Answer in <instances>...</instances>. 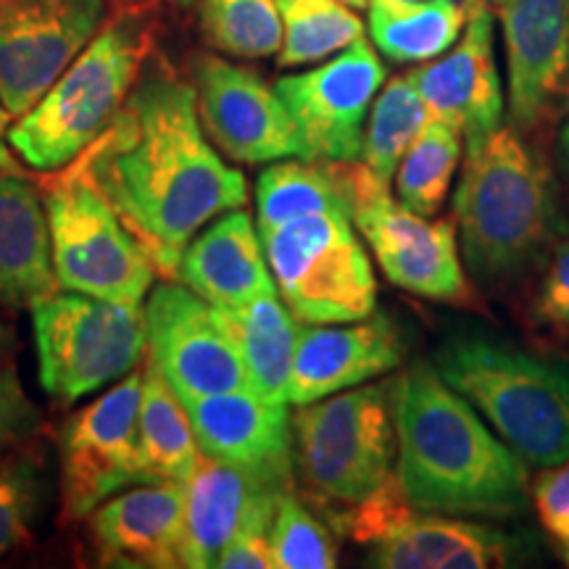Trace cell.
Returning a JSON list of instances; mask_svg holds the SVG:
<instances>
[{
    "mask_svg": "<svg viewBox=\"0 0 569 569\" xmlns=\"http://www.w3.org/2000/svg\"><path fill=\"white\" fill-rule=\"evenodd\" d=\"M174 3H180V6H190V3H193V0H174Z\"/></svg>",
    "mask_w": 569,
    "mask_h": 569,
    "instance_id": "obj_47",
    "label": "cell"
},
{
    "mask_svg": "<svg viewBox=\"0 0 569 569\" xmlns=\"http://www.w3.org/2000/svg\"><path fill=\"white\" fill-rule=\"evenodd\" d=\"M277 507H267L248 519V522L234 532L224 551L219 553V569H269L274 567L272 557V530Z\"/></svg>",
    "mask_w": 569,
    "mask_h": 569,
    "instance_id": "obj_37",
    "label": "cell"
},
{
    "mask_svg": "<svg viewBox=\"0 0 569 569\" xmlns=\"http://www.w3.org/2000/svg\"><path fill=\"white\" fill-rule=\"evenodd\" d=\"M92 538L106 567H182V482H146L92 511Z\"/></svg>",
    "mask_w": 569,
    "mask_h": 569,
    "instance_id": "obj_21",
    "label": "cell"
},
{
    "mask_svg": "<svg viewBox=\"0 0 569 569\" xmlns=\"http://www.w3.org/2000/svg\"><path fill=\"white\" fill-rule=\"evenodd\" d=\"M174 277L217 309H240L277 290L264 246L253 230L251 213L243 209L222 213L209 230L190 240Z\"/></svg>",
    "mask_w": 569,
    "mask_h": 569,
    "instance_id": "obj_22",
    "label": "cell"
},
{
    "mask_svg": "<svg viewBox=\"0 0 569 569\" xmlns=\"http://www.w3.org/2000/svg\"><path fill=\"white\" fill-rule=\"evenodd\" d=\"M532 503L540 525L559 543H569V461L553 465L532 486Z\"/></svg>",
    "mask_w": 569,
    "mask_h": 569,
    "instance_id": "obj_39",
    "label": "cell"
},
{
    "mask_svg": "<svg viewBox=\"0 0 569 569\" xmlns=\"http://www.w3.org/2000/svg\"><path fill=\"white\" fill-rule=\"evenodd\" d=\"M509 69V117L517 130H532L553 103L569 101L567 0H509L501 6Z\"/></svg>",
    "mask_w": 569,
    "mask_h": 569,
    "instance_id": "obj_17",
    "label": "cell"
},
{
    "mask_svg": "<svg viewBox=\"0 0 569 569\" xmlns=\"http://www.w3.org/2000/svg\"><path fill=\"white\" fill-rule=\"evenodd\" d=\"M559 553H561V559H565V565L569 567V543H561V549H559Z\"/></svg>",
    "mask_w": 569,
    "mask_h": 569,
    "instance_id": "obj_45",
    "label": "cell"
},
{
    "mask_svg": "<svg viewBox=\"0 0 569 569\" xmlns=\"http://www.w3.org/2000/svg\"><path fill=\"white\" fill-rule=\"evenodd\" d=\"M13 353H17V336H13L11 327L0 319V361H9Z\"/></svg>",
    "mask_w": 569,
    "mask_h": 569,
    "instance_id": "obj_41",
    "label": "cell"
},
{
    "mask_svg": "<svg viewBox=\"0 0 569 569\" xmlns=\"http://www.w3.org/2000/svg\"><path fill=\"white\" fill-rule=\"evenodd\" d=\"M532 317L540 325L569 336V238L553 248L549 267L532 298Z\"/></svg>",
    "mask_w": 569,
    "mask_h": 569,
    "instance_id": "obj_36",
    "label": "cell"
},
{
    "mask_svg": "<svg viewBox=\"0 0 569 569\" xmlns=\"http://www.w3.org/2000/svg\"><path fill=\"white\" fill-rule=\"evenodd\" d=\"M103 24V0H0V106L24 117Z\"/></svg>",
    "mask_w": 569,
    "mask_h": 569,
    "instance_id": "obj_13",
    "label": "cell"
},
{
    "mask_svg": "<svg viewBox=\"0 0 569 569\" xmlns=\"http://www.w3.org/2000/svg\"><path fill=\"white\" fill-rule=\"evenodd\" d=\"M42 203L56 282L74 293L140 306L156 264L82 169L53 182Z\"/></svg>",
    "mask_w": 569,
    "mask_h": 569,
    "instance_id": "obj_9",
    "label": "cell"
},
{
    "mask_svg": "<svg viewBox=\"0 0 569 569\" xmlns=\"http://www.w3.org/2000/svg\"><path fill=\"white\" fill-rule=\"evenodd\" d=\"M348 6H351V9H365L367 6V0H346Z\"/></svg>",
    "mask_w": 569,
    "mask_h": 569,
    "instance_id": "obj_46",
    "label": "cell"
},
{
    "mask_svg": "<svg viewBox=\"0 0 569 569\" xmlns=\"http://www.w3.org/2000/svg\"><path fill=\"white\" fill-rule=\"evenodd\" d=\"M459 161L461 132L453 124L430 119L398 163L396 196L407 209L436 217L443 209Z\"/></svg>",
    "mask_w": 569,
    "mask_h": 569,
    "instance_id": "obj_31",
    "label": "cell"
},
{
    "mask_svg": "<svg viewBox=\"0 0 569 569\" xmlns=\"http://www.w3.org/2000/svg\"><path fill=\"white\" fill-rule=\"evenodd\" d=\"M409 3H422V0H369V6H409Z\"/></svg>",
    "mask_w": 569,
    "mask_h": 569,
    "instance_id": "obj_43",
    "label": "cell"
},
{
    "mask_svg": "<svg viewBox=\"0 0 569 569\" xmlns=\"http://www.w3.org/2000/svg\"><path fill=\"white\" fill-rule=\"evenodd\" d=\"M567 19H569V0H567Z\"/></svg>",
    "mask_w": 569,
    "mask_h": 569,
    "instance_id": "obj_48",
    "label": "cell"
},
{
    "mask_svg": "<svg viewBox=\"0 0 569 569\" xmlns=\"http://www.w3.org/2000/svg\"><path fill=\"white\" fill-rule=\"evenodd\" d=\"M259 234L309 213H348L336 161H282L264 169L256 184Z\"/></svg>",
    "mask_w": 569,
    "mask_h": 569,
    "instance_id": "obj_28",
    "label": "cell"
},
{
    "mask_svg": "<svg viewBox=\"0 0 569 569\" xmlns=\"http://www.w3.org/2000/svg\"><path fill=\"white\" fill-rule=\"evenodd\" d=\"M138 440L151 482H184L201 459V446L182 398L151 365L142 372Z\"/></svg>",
    "mask_w": 569,
    "mask_h": 569,
    "instance_id": "obj_26",
    "label": "cell"
},
{
    "mask_svg": "<svg viewBox=\"0 0 569 569\" xmlns=\"http://www.w3.org/2000/svg\"><path fill=\"white\" fill-rule=\"evenodd\" d=\"M288 488L253 478L201 451L193 475L182 482V567H217L234 532L256 511L277 507Z\"/></svg>",
    "mask_w": 569,
    "mask_h": 569,
    "instance_id": "obj_20",
    "label": "cell"
},
{
    "mask_svg": "<svg viewBox=\"0 0 569 569\" xmlns=\"http://www.w3.org/2000/svg\"><path fill=\"white\" fill-rule=\"evenodd\" d=\"M411 517H415V507H411L398 472H393L365 501L340 509L336 515V528L356 543L372 546L377 540L388 538L390 532L403 528Z\"/></svg>",
    "mask_w": 569,
    "mask_h": 569,
    "instance_id": "obj_35",
    "label": "cell"
},
{
    "mask_svg": "<svg viewBox=\"0 0 569 569\" xmlns=\"http://www.w3.org/2000/svg\"><path fill=\"white\" fill-rule=\"evenodd\" d=\"M184 409L206 457L274 486H290L296 451L288 403H269L251 388H238L196 398Z\"/></svg>",
    "mask_w": 569,
    "mask_h": 569,
    "instance_id": "obj_18",
    "label": "cell"
},
{
    "mask_svg": "<svg viewBox=\"0 0 569 569\" xmlns=\"http://www.w3.org/2000/svg\"><path fill=\"white\" fill-rule=\"evenodd\" d=\"M42 390L61 403L101 390L140 365L146 317L138 303L51 293L32 306Z\"/></svg>",
    "mask_w": 569,
    "mask_h": 569,
    "instance_id": "obj_8",
    "label": "cell"
},
{
    "mask_svg": "<svg viewBox=\"0 0 569 569\" xmlns=\"http://www.w3.org/2000/svg\"><path fill=\"white\" fill-rule=\"evenodd\" d=\"M9 113H6L3 106H0V169L3 172H21L19 163L13 161V156L9 151V140H6V134H9Z\"/></svg>",
    "mask_w": 569,
    "mask_h": 569,
    "instance_id": "obj_40",
    "label": "cell"
},
{
    "mask_svg": "<svg viewBox=\"0 0 569 569\" xmlns=\"http://www.w3.org/2000/svg\"><path fill=\"white\" fill-rule=\"evenodd\" d=\"M472 0H422L409 6H369L372 42L396 63L430 61L465 32Z\"/></svg>",
    "mask_w": 569,
    "mask_h": 569,
    "instance_id": "obj_27",
    "label": "cell"
},
{
    "mask_svg": "<svg viewBox=\"0 0 569 569\" xmlns=\"http://www.w3.org/2000/svg\"><path fill=\"white\" fill-rule=\"evenodd\" d=\"M142 317L151 367L172 386L182 403L248 388L243 359L222 315L188 284H159Z\"/></svg>",
    "mask_w": 569,
    "mask_h": 569,
    "instance_id": "obj_12",
    "label": "cell"
},
{
    "mask_svg": "<svg viewBox=\"0 0 569 569\" xmlns=\"http://www.w3.org/2000/svg\"><path fill=\"white\" fill-rule=\"evenodd\" d=\"M436 372L538 467L569 461V367L486 336L438 348Z\"/></svg>",
    "mask_w": 569,
    "mask_h": 569,
    "instance_id": "obj_4",
    "label": "cell"
},
{
    "mask_svg": "<svg viewBox=\"0 0 569 569\" xmlns=\"http://www.w3.org/2000/svg\"><path fill=\"white\" fill-rule=\"evenodd\" d=\"M198 117L213 142L232 159L264 163L298 156L306 159L301 132L274 88L253 69L219 56H198Z\"/></svg>",
    "mask_w": 569,
    "mask_h": 569,
    "instance_id": "obj_15",
    "label": "cell"
},
{
    "mask_svg": "<svg viewBox=\"0 0 569 569\" xmlns=\"http://www.w3.org/2000/svg\"><path fill=\"white\" fill-rule=\"evenodd\" d=\"M296 465L325 501L353 507L393 475V386L348 388L301 407Z\"/></svg>",
    "mask_w": 569,
    "mask_h": 569,
    "instance_id": "obj_6",
    "label": "cell"
},
{
    "mask_svg": "<svg viewBox=\"0 0 569 569\" xmlns=\"http://www.w3.org/2000/svg\"><path fill=\"white\" fill-rule=\"evenodd\" d=\"M219 315L243 359L248 388L269 403H290L298 327L277 290L240 309H219Z\"/></svg>",
    "mask_w": 569,
    "mask_h": 569,
    "instance_id": "obj_25",
    "label": "cell"
},
{
    "mask_svg": "<svg viewBox=\"0 0 569 569\" xmlns=\"http://www.w3.org/2000/svg\"><path fill=\"white\" fill-rule=\"evenodd\" d=\"M509 559L511 540L501 530L448 517L415 515L369 549V567L380 569H490Z\"/></svg>",
    "mask_w": 569,
    "mask_h": 569,
    "instance_id": "obj_24",
    "label": "cell"
},
{
    "mask_svg": "<svg viewBox=\"0 0 569 569\" xmlns=\"http://www.w3.org/2000/svg\"><path fill=\"white\" fill-rule=\"evenodd\" d=\"M559 159H561V167H565V174H567V182H569V124L565 127V130H561Z\"/></svg>",
    "mask_w": 569,
    "mask_h": 569,
    "instance_id": "obj_42",
    "label": "cell"
},
{
    "mask_svg": "<svg viewBox=\"0 0 569 569\" xmlns=\"http://www.w3.org/2000/svg\"><path fill=\"white\" fill-rule=\"evenodd\" d=\"M40 427V409L21 388L11 369H0V451L34 436Z\"/></svg>",
    "mask_w": 569,
    "mask_h": 569,
    "instance_id": "obj_38",
    "label": "cell"
},
{
    "mask_svg": "<svg viewBox=\"0 0 569 569\" xmlns=\"http://www.w3.org/2000/svg\"><path fill=\"white\" fill-rule=\"evenodd\" d=\"M42 501L40 472L32 461H0V559L30 538Z\"/></svg>",
    "mask_w": 569,
    "mask_h": 569,
    "instance_id": "obj_34",
    "label": "cell"
},
{
    "mask_svg": "<svg viewBox=\"0 0 569 569\" xmlns=\"http://www.w3.org/2000/svg\"><path fill=\"white\" fill-rule=\"evenodd\" d=\"M80 169L172 277L198 230L248 201L243 172L203 138L198 92L167 71L134 84Z\"/></svg>",
    "mask_w": 569,
    "mask_h": 569,
    "instance_id": "obj_1",
    "label": "cell"
},
{
    "mask_svg": "<svg viewBox=\"0 0 569 569\" xmlns=\"http://www.w3.org/2000/svg\"><path fill=\"white\" fill-rule=\"evenodd\" d=\"M142 372L77 411L61 430L63 501L69 517H88L132 486L151 482L138 440Z\"/></svg>",
    "mask_w": 569,
    "mask_h": 569,
    "instance_id": "obj_11",
    "label": "cell"
},
{
    "mask_svg": "<svg viewBox=\"0 0 569 569\" xmlns=\"http://www.w3.org/2000/svg\"><path fill=\"white\" fill-rule=\"evenodd\" d=\"M567 109H569V101H567Z\"/></svg>",
    "mask_w": 569,
    "mask_h": 569,
    "instance_id": "obj_49",
    "label": "cell"
},
{
    "mask_svg": "<svg viewBox=\"0 0 569 569\" xmlns=\"http://www.w3.org/2000/svg\"><path fill=\"white\" fill-rule=\"evenodd\" d=\"M393 386L398 478L430 515H511L528 503V467L465 396L430 367Z\"/></svg>",
    "mask_w": 569,
    "mask_h": 569,
    "instance_id": "obj_2",
    "label": "cell"
},
{
    "mask_svg": "<svg viewBox=\"0 0 569 569\" xmlns=\"http://www.w3.org/2000/svg\"><path fill=\"white\" fill-rule=\"evenodd\" d=\"M259 238L284 306L303 325L375 315L377 280L348 213H309Z\"/></svg>",
    "mask_w": 569,
    "mask_h": 569,
    "instance_id": "obj_7",
    "label": "cell"
},
{
    "mask_svg": "<svg viewBox=\"0 0 569 569\" xmlns=\"http://www.w3.org/2000/svg\"><path fill=\"white\" fill-rule=\"evenodd\" d=\"M201 30L211 48L238 59H269L282 46L277 0H203Z\"/></svg>",
    "mask_w": 569,
    "mask_h": 569,
    "instance_id": "obj_32",
    "label": "cell"
},
{
    "mask_svg": "<svg viewBox=\"0 0 569 569\" xmlns=\"http://www.w3.org/2000/svg\"><path fill=\"white\" fill-rule=\"evenodd\" d=\"M482 3L490 6V9H501V6H507L509 0H482Z\"/></svg>",
    "mask_w": 569,
    "mask_h": 569,
    "instance_id": "obj_44",
    "label": "cell"
},
{
    "mask_svg": "<svg viewBox=\"0 0 569 569\" xmlns=\"http://www.w3.org/2000/svg\"><path fill=\"white\" fill-rule=\"evenodd\" d=\"M430 119L453 124L469 148L490 138L503 119V88L496 67L493 11L469 3L465 38L440 61L411 71Z\"/></svg>",
    "mask_w": 569,
    "mask_h": 569,
    "instance_id": "obj_16",
    "label": "cell"
},
{
    "mask_svg": "<svg viewBox=\"0 0 569 569\" xmlns=\"http://www.w3.org/2000/svg\"><path fill=\"white\" fill-rule=\"evenodd\" d=\"M427 122H430V113H427L411 71L393 77L386 90L377 92L372 109H369L361 159L372 169V174L390 184L403 153L409 151Z\"/></svg>",
    "mask_w": 569,
    "mask_h": 569,
    "instance_id": "obj_30",
    "label": "cell"
},
{
    "mask_svg": "<svg viewBox=\"0 0 569 569\" xmlns=\"http://www.w3.org/2000/svg\"><path fill=\"white\" fill-rule=\"evenodd\" d=\"M343 180L348 211L372 248L377 264L393 284L419 298L443 303H472L459 259L457 224L427 222L422 213L393 201L390 184L367 163L336 161Z\"/></svg>",
    "mask_w": 569,
    "mask_h": 569,
    "instance_id": "obj_10",
    "label": "cell"
},
{
    "mask_svg": "<svg viewBox=\"0 0 569 569\" xmlns=\"http://www.w3.org/2000/svg\"><path fill=\"white\" fill-rule=\"evenodd\" d=\"M386 67L365 38L322 67L277 80L274 90L301 132L309 161H356L365 146V122Z\"/></svg>",
    "mask_w": 569,
    "mask_h": 569,
    "instance_id": "obj_14",
    "label": "cell"
},
{
    "mask_svg": "<svg viewBox=\"0 0 569 569\" xmlns=\"http://www.w3.org/2000/svg\"><path fill=\"white\" fill-rule=\"evenodd\" d=\"M277 9L282 17L280 69L322 61L365 38V24L346 0H277Z\"/></svg>",
    "mask_w": 569,
    "mask_h": 569,
    "instance_id": "obj_29",
    "label": "cell"
},
{
    "mask_svg": "<svg viewBox=\"0 0 569 569\" xmlns=\"http://www.w3.org/2000/svg\"><path fill=\"white\" fill-rule=\"evenodd\" d=\"M403 340L388 317L377 315L351 327L306 325L298 330L288 401L296 407L390 372L401 365Z\"/></svg>",
    "mask_w": 569,
    "mask_h": 569,
    "instance_id": "obj_19",
    "label": "cell"
},
{
    "mask_svg": "<svg viewBox=\"0 0 569 569\" xmlns=\"http://www.w3.org/2000/svg\"><path fill=\"white\" fill-rule=\"evenodd\" d=\"M453 213L465 264L488 284L528 272L565 230L549 167L511 127L469 148Z\"/></svg>",
    "mask_w": 569,
    "mask_h": 569,
    "instance_id": "obj_3",
    "label": "cell"
},
{
    "mask_svg": "<svg viewBox=\"0 0 569 569\" xmlns=\"http://www.w3.org/2000/svg\"><path fill=\"white\" fill-rule=\"evenodd\" d=\"M56 284L46 203L21 172L0 169V303L32 309Z\"/></svg>",
    "mask_w": 569,
    "mask_h": 569,
    "instance_id": "obj_23",
    "label": "cell"
},
{
    "mask_svg": "<svg viewBox=\"0 0 569 569\" xmlns=\"http://www.w3.org/2000/svg\"><path fill=\"white\" fill-rule=\"evenodd\" d=\"M269 538L277 569H332L338 565L330 532L290 488L277 501Z\"/></svg>",
    "mask_w": 569,
    "mask_h": 569,
    "instance_id": "obj_33",
    "label": "cell"
},
{
    "mask_svg": "<svg viewBox=\"0 0 569 569\" xmlns=\"http://www.w3.org/2000/svg\"><path fill=\"white\" fill-rule=\"evenodd\" d=\"M146 53V27L134 17L122 13L101 27L46 96L9 127L11 151L38 172L74 161L122 111Z\"/></svg>",
    "mask_w": 569,
    "mask_h": 569,
    "instance_id": "obj_5",
    "label": "cell"
}]
</instances>
